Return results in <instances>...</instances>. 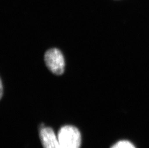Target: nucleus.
<instances>
[{
	"label": "nucleus",
	"instance_id": "nucleus-1",
	"mask_svg": "<svg viewBox=\"0 0 149 148\" xmlns=\"http://www.w3.org/2000/svg\"><path fill=\"white\" fill-rule=\"evenodd\" d=\"M57 137L62 148H80L81 135L78 129L75 127H62L59 129Z\"/></svg>",
	"mask_w": 149,
	"mask_h": 148
},
{
	"label": "nucleus",
	"instance_id": "nucleus-2",
	"mask_svg": "<svg viewBox=\"0 0 149 148\" xmlns=\"http://www.w3.org/2000/svg\"><path fill=\"white\" fill-rule=\"evenodd\" d=\"M45 64L53 74L61 75L65 71V61L62 52L57 48H51L44 55Z\"/></svg>",
	"mask_w": 149,
	"mask_h": 148
},
{
	"label": "nucleus",
	"instance_id": "nucleus-3",
	"mask_svg": "<svg viewBox=\"0 0 149 148\" xmlns=\"http://www.w3.org/2000/svg\"><path fill=\"white\" fill-rule=\"evenodd\" d=\"M39 137L43 148H62L58 137L50 127H41Z\"/></svg>",
	"mask_w": 149,
	"mask_h": 148
},
{
	"label": "nucleus",
	"instance_id": "nucleus-4",
	"mask_svg": "<svg viewBox=\"0 0 149 148\" xmlns=\"http://www.w3.org/2000/svg\"><path fill=\"white\" fill-rule=\"evenodd\" d=\"M110 148H136L132 143L127 140H121L116 142Z\"/></svg>",
	"mask_w": 149,
	"mask_h": 148
},
{
	"label": "nucleus",
	"instance_id": "nucleus-5",
	"mask_svg": "<svg viewBox=\"0 0 149 148\" xmlns=\"http://www.w3.org/2000/svg\"><path fill=\"white\" fill-rule=\"evenodd\" d=\"M3 84H2V81L1 80V98L3 96Z\"/></svg>",
	"mask_w": 149,
	"mask_h": 148
}]
</instances>
